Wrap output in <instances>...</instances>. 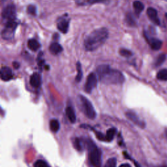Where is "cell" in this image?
Listing matches in <instances>:
<instances>
[{
    "label": "cell",
    "instance_id": "33",
    "mask_svg": "<svg viewBox=\"0 0 167 167\" xmlns=\"http://www.w3.org/2000/svg\"><path fill=\"white\" fill-rule=\"evenodd\" d=\"M165 133L166 137V138H167V128H166V129H165Z\"/></svg>",
    "mask_w": 167,
    "mask_h": 167
},
{
    "label": "cell",
    "instance_id": "29",
    "mask_svg": "<svg viewBox=\"0 0 167 167\" xmlns=\"http://www.w3.org/2000/svg\"><path fill=\"white\" fill-rule=\"evenodd\" d=\"M27 12L31 15H36V6H34L33 5H30L27 7Z\"/></svg>",
    "mask_w": 167,
    "mask_h": 167
},
{
    "label": "cell",
    "instance_id": "24",
    "mask_svg": "<svg viewBox=\"0 0 167 167\" xmlns=\"http://www.w3.org/2000/svg\"><path fill=\"white\" fill-rule=\"evenodd\" d=\"M74 147L76 150H78L79 151H82L83 150L84 146L82 144V141L80 140V138H76L74 142Z\"/></svg>",
    "mask_w": 167,
    "mask_h": 167
},
{
    "label": "cell",
    "instance_id": "22",
    "mask_svg": "<svg viewBox=\"0 0 167 167\" xmlns=\"http://www.w3.org/2000/svg\"><path fill=\"white\" fill-rule=\"evenodd\" d=\"M76 70H77V74H76L75 80L76 82H80L82 79L83 72H82L81 64L79 61H78L77 64H76Z\"/></svg>",
    "mask_w": 167,
    "mask_h": 167
},
{
    "label": "cell",
    "instance_id": "20",
    "mask_svg": "<svg viewBox=\"0 0 167 167\" xmlns=\"http://www.w3.org/2000/svg\"><path fill=\"white\" fill-rule=\"evenodd\" d=\"M133 7L135 10L136 13L137 14V15H139V14H140L144 10V5L141 2L136 0V1H135L133 2Z\"/></svg>",
    "mask_w": 167,
    "mask_h": 167
},
{
    "label": "cell",
    "instance_id": "37",
    "mask_svg": "<svg viewBox=\"0 0 167 167\" xmlns=\"http://www.w3.org/2000/svg\"><path fill=\"white\" fill-rule=\"evenodd\" d=\"M164 1H165V2H167V0H164Z\"/></svg>",
    "mask_w": 167,
    "mask_h": 167
},
{
    "label": "cell",
    "instance_id": "10",
    "mask_svg": "<svg viewBox=\"0 0 167 167\" xmlns=\"http://www.w3.org/2000/svg\"><path fill=\"white\" fill-rule=\"evenodd\" d=\"M145 38L147 40L148 43L150 44L151 48L153 50H159V49H161V48L162 46V41H160L159 39H157L156 38L154 37H149L147 34L145 33Z\"/></svg>",
    "mask_w": 167,
    "mask_h": 167
},
{
    "label": "cell",
    "instance_id": "16",
    "mask_svg": "<svg viewBox=\"0 0 167 167\" xmlns=\"http://www.w3.org/2000/svg\"><path fill=\"white\" fill-rule=\"evenodd\" d=\"M49 50L51 54L54 55H57L63 51V48L58 43L55 42V43H53L50 45Z\"/></svg>",
    "mask_w": 167,
    "mask_h": 167
},
{
    "label": "cell",
    "instance_id": "4",
    "mask_svg": "<svg viewBox=\"0 0 167 167\" xmlns=\"http://www.w3.org/2000/svg\"><path fill=\"white\" fill-rule=\"evenodd\" d=\"M80 99L84 113L89 119L94 120L96 117L97 114L92 103L84 95H80Z\"/></svg>",
    "mask_w": 167,
    "mask_h": 167
},
{
    "label": "cell",
    "instance_id": "23",
    "mask_svg": "<svg viewBox=\"0 0 167 167\" xmlns=\"http://www.w3.org/2000/svg\"><path fill=\"white\" fill-rule=\"evenodd\" d=\"M166 59V54H160L159 56L157 58V59L155 60V61L154 63L155 66V67L161 66L163 64V63L165 61Z\"/></svg>",
    "mask_w": 167,
    "mask_h": 167
},
{
    "label": "cell",
    "instance_id": "18",
    "mask_svg": "<svg viewBox=\"0 0 167 167\" xmlns=\"http://www.w3.org/2000/svg\"><path fill=\"white\" fill-rule=\"evenodd\" d=\"M117 133V129L114 127H112V128H110L107 131V134H106V140H107V142H110L112 141L116 134Z\"/></svg>",
    "mask_w": 167,
    "mask_h": 167
},
{
    "label": "cell",
    "instance_id": "17",
    "mask_svg": "<svg viewBox=\"0 0 167 167\" xmlns=\"http://www.w3.org/2000/svg\"><path fill=\"white\" fill-rule=\"evenodd\" d=\"M27 46H28V48L31 50L36 52L39 49V48L41 47V45L37 40L31 39H30L28 42H27Z\"/></svg>",
    "mask_w": 167,
    "mask_h": 167
},
{
    "label": "cell",
    "instance_id": "2",
    "mask_svg": "<svg viewBox=\"0 0 167 167\" xmlns=\"http://www.w3.org/2000/svg\"><path fill=\"white\" fill-rule=\"evenodd\" d=\"M108 37V31L105 27L97 29L89 33L84 39V47L88 51H93L103 45Z\"/></svg>",
    "mask_w": 167,
    "mask_h": 167
},
{
    "label": "cell",
    "instance_id": "30",
    "mask_svg": "<svg viewBox=\"0 0 167 167\" xmlns=\"http://www.w3.org/2000/svg\"><path fill=\"white\" fill-rule=\"evenodd\" d=\"M96 136H97V138L99 139V140L102 141H106L107 142L106 135H103L101 133H99V132H96Z\"/></svg>",
    "mask_w": 167,
    "mask_h": 167
},
{
    "label": "cell",
    "instance_id": "5",
    "mask_svg": "<svg viewBox=\"0 0 167 167\" xmlns=\"http://www.w3.org/2000/svg\"><path fill=\"white\" fill-rule=\"evenodd\" d=\"M18 26V23L15 20L9 21L6 22L4 29L2 32V36L3 39L9 40L11 39L15 36V30Z\"/></svg>",
    "mask_w": 167,
    "mask_h": 167
},
{
    "label": "cell",
    "instance_id": "8",
    "mask_svg": "<svg viewBox=\"0 0 167 167\" xmlns=\"http://www.w3.org/2000/svg\"><path fill=\"white\" fill-rule=\"evenodd\" d=\"M69 22H70V20L67 15L59 18L57 21L58 29L63 33H66L69 30Z\"/></svg>",
    "mask_w": 167,
    "mask_h": 167
},
{
    "label": "cell",
    "instance_id": "13",
    "mask_svg": "<svg viewBox=\"0 0 167 167\" xmlns=\"http://www.w3.org/2000/svg\"><path fill=\"white\" fill-rule=\"evenodd\" d=\"M1 78L3 81H9L13 78V73L11 68L3 67L1 69Z\"/></svg>",
    "mask_w": 167,
    "mask_h": 167
},
{
    "label": "cell",
    "instance_id": "35",
    "mask_svg": "<svg viewBox=\"0 0 167 167\" xmlns=\"http://www.w3.org/2000/svg\"><path fill=\"white\" fill-rule=\"evenodd\" d=\"M135 164H136L135 165H136V167H141V166H139V165H138L137 163H135Z\"/></svg>",
    "mask_w": 167,
    "mask_h": 167
},
{
    "label": "cell",
    "instance_id": "7",
    "mask_svg": "<svg viewBox=\"0 0 167 167\" xmlns=\"http://www.w3.org/2000/svg\"><path fill=\"white\" fill-rule=\"evenodd\" d=\"M97 77L95 73H90L87 77L84 86V90L87 93H92L93 89L97 86Z\"/></svg>",
    "mask_w": 167,
    "mask_h": 167
},
{
    "label": "cell",
    "instance_id": "26",
    "mask_svg": "<svg viewBox=\"0 0 167 167\" xmlns=\"http://www.w3.org/2000/svg\"><path fill=\"white\" fill-rule=\"evenodd\" d=\"M33 167H50L46 161L43 160H37L33 165Z\"/></svg>",
    "mask_w": 167,
    "mask_h": 167
},
{
    "label": "cell",
    "instance_id": "1",
    "mask_svg": "<svg viewBox=\"0 0 167 167\" xmlns=\"http://www.w3.org/2000/svg\"><path fill=\"white\" fill-rule=\"evenodd\" d=\"M99 80L105 84H122L125 82L123 73L111 68L108 65H101L97 68Z\"/></svg>",
    "mask_w": 167,
    "mask_h": 167
},
{
    "label": "cell",
    "instance_id": "27",
    "mask_svg": "<svg viewBox=\"0 0 167 167\" xmlns=\"http://www.w3.org/2000/svg\"><path fill=\"white\" fill-rule=\"evenodd\" d=\"M126 22L131 26H135L136 25V21L131 14H128L126 17Z\"/></svg>",
    "mask_w": 167,
    "mask_h": 167
},
{
    "label": "cell",
    "instance_id": "36",
    "mask_svg": "<svg viewBox=\"0 0 167 167\" xmlns=\"http://www.w3.org/2000/svg\"><path fill=\"white\" fill-rule=\"evenodd\" d=\"M165 17H166V20H167V13L165 14Z\"/></svg>",
    "mask_w": 167,
    "mask_h": 167
},
{
    "label": "cell",
    "instance_id": "14",
    "mask_svg": "<svg viewBox=\"0 0 167 167\" xmlns=\"http://www.w3.org/2000/svg\"><path fill=\"white\" fill-rule=\"evenodd\" d=\"M30 81V84L31 85V86H33L35 88H39L42 83L41 75L37 73H33L31 76Z\"/></svg>",
    "mask_w": 167,
    "mask_h": 167
},
{
    "label": "cell",
    "instance_id": "12",
    "mask_svg": "<svg viewBox=\"0 0 167 167\" xmlns=\"http://www.w3.org/2000/svg\"><path fill=\"white\" fill-rule=\"evenodd\" d=\"M147 15L148 18L156 25H160V20L158 17V13L155 9L149 7L147 9Z\"/></svg>",
    "mask_w": 167,
    "mask_h": 167
},
{
    "label": "cell",
    "instance_id": "25",
    "mask_svg": "<svg viewBox=\"0 0 167 167\" xmlns=\"http://www.w3.org/2000/svg\"><path fill=\"white\" fill-rule=\"evenodd\" d=\"M117 165V160L116 158H110L108 159L104 167H116Z\"/></svg>",
    "mask_w": 167,
    "mask_h": 167
},
{
    "label": "cell",
    "instance_id": "31",
    "mask_svg": "<svg viewBox=\"0 0 167 167\" xmlns=\"http://www.w3.org/2000/svg\"><path fill=\"white\" fill-rule=\"evenodd\" d=\"M12 65H13V67L15 69H18L20 67V64H19V63H18V62H15V61L13 62Z\"/></svg>",
    "mask_w": 167,
    "mask_h": 167
},
{
    "label": "cell",
    "instance_id": "34",
    "mask_svg": "<svg viewBox=\"0 0 167 167\" xmlns=\"http://www.w3.org/2000/svg\"><path fill=\"white\" fill-rule=\"evenodd\" d=\"M158 167H167V165H162V166H158Z\"/></svg>",
    "mask_w": 167,
    "mask_h": 167
},
{
    "label": "cell",
    "instance_id": "9",
    "mask_svg": "<svg viewBox=\"0 0 167 167\" xmlns=\"http://www.w3.org/2000/svg\"><path fill=\"white\" fill-rule=\"evenodd\" d=\"M128 119L131 121L132 122H133L135 124L138 125V127H140L142 129H144L146 127V123L142 121L139 117L137 116V114L133 112V111H127V112L125 113Z\"/></svg>",
    "mask_w": 167,
    "mask_h": 167
},
{
    "label": "cell",
    "instance_id": "6",
    "mask_svg": "<svg viewBox=\"0 0 167 167\" xmlns=\"http://www.w3.org/2000/svg\"><path fill=\"white\" fill-rule=\"evenodd\" d=\"M16 7L14 5H8L3 9L2 11V18L7 21V22L9 21L15 20L16 18Z\"/></svg>",
    "mask_w": 167,
    "mask_h": 167
},
{
    "label": "cell",
    "instance_id": "28",
    "mask_svg": "<svg viewBox=\"0 0 167 167\" xmlns=\"http://www.w3.org/2000/svg\"><path fill=\"white\" fill-rule=\"evenodd\" d=\"M120 54L121 55L125 58H129L133 55V53H132L131 51L125 49V48H122V49L120 50Z\"/></svg>",
    "mask_w": 167,
    "mask_h": 167
},
{
    "label": "cell",
    "instance_id": "15",
    "mask_svg": "<svg viewBox=\"0 0 167 167\" xmlns=\"http://www.w3.org/2000/svg\"><path fill=\"white\" fill-rule=\"evenodd\" d=\"M65 112L69 120L71 122V123H74L76 120V117L73 108L71 107H67L65 110Z\"/></svg>",
    "mask_w": 167,
    "mask_h": 167
},
{
    "label": "cell",
    "instance_id": "11",
    "mask_svg": "<svg viewBox=\"0 0 167 167\" xmlns=\"http://www.w3.org/2000/svg\"><path fill=\"white\" fill-rule=\"evenodd\" d=\"M110 0H75L76 3L80 6H86L95 3H107Z\"/></svg>",
    "mask_w": 167,
    "mask_h": 167
},
{
    "label": "cell",
    "instance_id": "19",
    "mask_svg": "<svg viewBox=\"0 0 167 167\" xmlns=\"http://www.w3.org/2000/svg\"><path fill=\"white\" fill-rule=\"evenodd\" d=\"M60 124L58 120L53 119L50 122V130L54 132V133H57L60 130Z\"/></svg>",
    "mask_w": 167,
    "mask_h": 167
},
{
    "label": "cell",
    "instance_id": "38",
    "mask_svg": "<svg viewBox=\"0 0 167 167\" xmlns=\"http://www.w3.org/2000/svg\"><path fill=\"white\" fill-rule=\"evenodd\" d=\"M2 1H4V0H2Z\"/></svg>",
    "mask_w": 167,
    "mask_h": 167
},
{
    "label": "cell",
    "instance_id": "3",
    "mask_svg": "<svg viewBox=\"0 0 167 167\" xmlns=\"http://www.w3.org/2000/svg\"><path fill=\"white\" fill-rule=\"evenodd\" d=\"M89 150V162L93 167H101L102 166V153L99 148L92 141L86 142Z\"/></svg>",
    "mask_w": 167,
    "mask_h": 167
},
{
    "label": "cell",
    "instance_id": "21",
    "mask_svg": "<svg viewBox=\"0 0 167 167\" xmlns=\"http://www.w3.org/2000/svg\"><path fill=\"white\" fill-rule=\"evenodd\" d=\"M157 79L161 81H167V69H163L157 74Z\"/></svg>",
    "mask_w": 167,
    "mask_h": 167
},
{
    "label": "cell",
    "instance_id": "32",
    "mask_svg": "<svg viewBox=\"0 0 167 167\" xmlns=\"http://www.w3.org/2000/svg\"><path fill=\"white\" fill-rule=\"evenodd\" d=\"M120 167H131V166L128 163H123L120 166Z\"/></svg>",
    "mask_w": 167,
    "mask_h": 167
}]
</instances>
